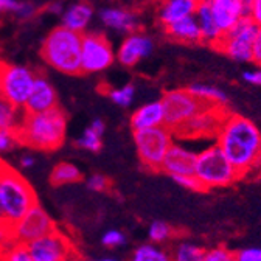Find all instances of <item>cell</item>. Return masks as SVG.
<instances>
[{"instance_id": "obj_1", "label": "cell", "mask_w": 261, "mask_h": 261, "mask_svg": "<svg viewBox=\"0 0 261 261\" xmlns=\"http://www.w3.org/2000/svg\"><path fill=\"white\" fill-rule=\"evenodd\" d=\"M216 145L240 176H247L261 167V129L243 115L227 114L218 130Z\"/></svg>"}, {"instance_id": "obj_2", "label": "cell", "mask_w": 261, "mask_h": 261, "mask_svg": "<svg viewBox=\"0 0 261 261\" xmlns=\"http://www.w3.org/2000/svg\"><path fill=\"white\" fill-rule=\"evenodd\" d=\"M19 142L38 151H55L67 134V117L59 108L44 112H27L17 126Z\"/></svg>"}, {"instance_id": "obj_3", "label": "cell", "mask_w": 261, "mask_h": 261, "mask_svg": "<svg viewBox=\"0 0 261 261\" xmlns=\"http://www.w3.org/2000/svg\"><path fill=\"white\" fill-rule=\"evenodd\" d=\"M36 202L35 190L28 180L0 162V222L11 227Z\"/></svg>"}, {"instance_id": "obj_4", "label": "cell", "mask_w": 261, "mask_h": 261, "mask_svg": "<svg viewBox=\"0 0 261 261\" xmlns=\"http://www.w3.org/2000/svg\"><path fill=\"white\" fill-rule=\"evenodd\" d=\"M83 35L65 27L53 28L42 42L41 55L47 65L64 75L81 73Z\"/></svg>"}, {"instance_id": "obj_5", "label": "cell", "mask_w": 261, "mask_h": 261, "mask_svg": "<svg viewBox=\"0 0 261 261\" xmlns=\"http://www.w3.org/2000/svg\"><path fill=\"white\" fill-rule=\"evenodd\" d=\"M194 176L199 179L204 190L228 187L241 177L218 145H212L198 154Z\"/></svg>"}, {"instance_id": "obj_6", "label": "cell", "mask_w": 261, "mask_h": 261, "mask_svg": "<svg viewBox=\"0 0 261 261\" xmlns=\"http://www.w3.org/2000/svg\"><path fill=\"white\" fill-rule=\"evenodd\" d=\"M134 142L143 165L148 170L159 171L162 168L163 159H165L170 146L173 145V133L165 124L151 129L136 130Z\"/></svg>"}, {"instance_id": "obj_7", "label": "cell", "mask_w": 261, "mask_h": 261, "mask_svg": "<svg viewBox=\"0 0 261 261\" xmlns=\"http://www.w3.org/2000/svg\"><path fill=\"white\" fill-rule=\"evenodd\" d=\"M259 25L250 17H241L230 30L222 33L216 48L240 62L252 61V47Z\"/></svg>"}, {"instance_id": "obj_8", "label": "cell", "mask_w": 261, "mask_h": 261, "mask_svg": "<svg viewBox=\"0 0 261 261\" xmlns=\"http://www.w3.org/2000/svg\"><path fill=\"white\" fill-rule=\"evenodd\" d=\"M227 117V111L219 105H207L199 112H196L191 118L182 123L171 133L184 140L196 139H212L218 136V130Z\"/></svg>"}, {"instance_id": "obj_9", "label": "cell", "mask_w": 261, "mask_h": 261, "mask_svg": "<svg viewBox=\"0 0 261 261\" xmlns=\"http://www.w3.org/2000/svg\"><path fill=\"white\" fill-rule=\"evenodd\" d=\"M36 76L38 75L25 65H4L2 78H0V95L17 109H25Z\"/></svg>"}, {"instance_id": "obj_10", "label": "cell", "mask_w": 261, "mask_h": 261, "mask_svg": "<svg viewBox=\"0 0 261 261\" xmlns=\"http://www.w3.org/2000/svg\"><path fill=\"white\" fill-rule=\"evenodd\" d=\"M117 55L106 36L100 33L83 35L81 45V72L100 73L114 64Z\"/></svg>"}, {"instance_id": "obj_11", "label": "cell", "mask_w": 261, "mask_h": 261, "mask_svg": "<svg viewBox=\"0 0 261 261\" xmlns=\"http://www.w3.org/2000/svg\"><path fill=\"white\" fill-rule=\"evenodd\" d=\"M163 111H165V126L174 130L196 112L207 106L199 98H196L188 89H177L163 95Z\"/></svg>"}, {"instance_id": "obj_12", "label": "cell", "mask_w": 261, "mask_h": 261, "mask_svg": "<svg viewBox=\"0 0 261 261\" xmlns=\"http://www.w3.org/2000/svg\"><path fill=\"white\" fill-rule=\"evenodd\" d=\"M56 230L50 215L36 202L16 224L11 225L13 238L16 243L28 244L50 232Z\"/></svg>"}, {"instance_id": "obj_13", "label": "cell", "mask_w": 261, "mask_h": 261, "mask_svg": "<svg viewBox=\"0 0 261 261\" xmlns=\"http://www.w3.org/2000/svg\"><path fill=\"white\" fill-rule=\"evenodd\" d=\"M33 261H67L73 255V246L64 233L53 230L27 244Z\"/></svg>"}, {"instance_id": "obj_14", "label": "cell", "mask_w": 261, "mask_h": 261, "mask_svg": "<svg viewBox=\"0 0 261 261\" xmlns=\"http://www.w3.org/2000/svg\"><path fill=\"white\" fill-rule=\"evenodd\" d=\"M196 159H198V154L196 152H193L191 149H188L179 143H173L170 146L165 159L162 162L160 171H163L173 179L180 177V176H191V174H194Z\"/></svg>"}, {"instance_id": "obj_15", "label": "cell", "mask_w": 261, "mask_h": 261, "mask_svg": "<svg viewBox=\"0 0 261 261\" xmlns=\"http://www.w3.org/2000/svg\"><path fill=\"white\" fill-rule=\"evenodd\" d=\"M152 39L142 33H129L123 39L117 50V59L124 67H134L142 59L151 55L152 51Z\"/></svg>"}, {"instance_id": "obj_16", "label": "cell", "mask_w": 261, "mask_h": 261, "mask_svg": "<svg viewBox=\"0 0 261 261\" xmlns=\"http://www.w3.org/2000/svg\"><path fill=\"white\" fill-rule=\"evenodd\" d=\"M58 108V93L55 86L45 78L38 75L30 92L28 101L25 105L27 112H44Z\"/></svg>"}, {"instance_id": "obj_17", "label": "cell", "mask_w": 261, "mask_h": 261, "mask_svg": "<svg viewBox=\"0 0 261 261\" xmlns=\"http://www.w3.org/2000/svg\"><path fill=\"white\" fill-rule=\"evenodd\" d=\"M100 20L103 22L105 27L117 33H123V35L133 33L139 25V19L133 11H129L126 8H118V7L103 8L100 11Z\"/></svg>"}, {"instance_id": "obj_18", "label": "cell", "mask_w": 261, "mask_h": 261, "mask_svg": "<svg viewBox=\"0 0 261 261\" xmlns=\"http://www.w3.org/2000/svg\"><path fill=\"white\" fill-rule=\"evenodd\" d=\"M163 124H165V111H163L162 100L143 105L130 115V127H133L134 133Z\"/></svg>"}, {"instance_id": "obj_19", "label": "cell", "mask_w": 261, "mask_h": 261, "mask_svg": "<svg viewBox=\"0 0 261 261\" xmlns=\"http://www.w3.org/2000/svg\"><path fill=\"white\" fill-rule=\"evenodd\" d=\"M92 19H93L92 5L84 2V0H80V2H75L67 8H64L61 14V25L83 35L84 30H87V27L90 25Z\"/></svg>"}, {"instance_id": "obj_20", "label": "cell", "mask_w": 261, "mask_h": 261, "mask_svg": "<svg viewBox=\"0 0 261 261\" xmlns=\"http://www.w3.org/2000/svg\"><path fill=\"white\" fill-rule=\"evenodd\" d=\"M208 5L222 33L230 30L243 17L241 0H210Z\"/></svg>"}, {"instance_id": "obj_21", "label": "cell", "mask_w": 261, "mask_h": 261, "mask_svg": "<svg viewBox=\"0 0 261 261\" xmlns=\"http://www.w3.org/2000/svg\"><path fill=\"white\" fill-rule=\"evenodd\" d=\"M198 7V0H167L159 10V19L163 25L168 27L180 19L194 16Z\"/></svg>"}, {"instance_id": "obj_22", "label": "cell", "mask_w": 261, "mask_h": 261, "mask_svg": "<svg viewBox=\"0 0 261 261\" xmlns=\"http://www.w3.org/2000/svg\"><path fill=\"white\" fill-rule=\"evenodd\" d=\"M167 33L170 35V38H173L174 41H180V42L202 41L201 28H199V23H198L196 16H190V17L180 19V20L168 25Z\"/></svg>"}, {"instance_id": "obj_23", "label": "cell", "mask_w": 261, "mask_h": 261, "mask_svg": "<svg viewBox=\"0 0 261 261\" xmlns=\"http://www.w3.org/2000/svg\"><path fill=\"white\" fill-rule=\"evenodd\" d=\"M194 16H196V19H198L199 28H201L202 41H207V42L216 45V42L222 36V30L219 28L210 5L208 4H199Z\"/></svg>"}, {"instance_id": "obj_24", "label": "cell", "mask_w": 261, "mask_h": 261, "mask_svg": "<svg viewBox=\"0 0 261 261\" xmlns=\"http://www.w3.org/2000/svg\"><path fill=\"white\" fill-rule=\"evenodd\" d=\"M105 121L101 118H95L78 137L76 145L90 152H98L103 146V134H105Z\"/></svg>"}, {"instance_id": "obj_25", "label": "cell", "mask_w": 261, "mask_h": 261, "mask_svg": "<svg viewBox=\"0 0 261 261\" xmlns=\"http://www.w3.org/2000/svg\"><path fill=\"white\" fill-rule=\"evenodd\" d=\"M188 90L196 96L199 98L201 101H204L205 105H219V106H225L228 96L218 87L215 86H208V84H191L188 87Z\"/></svg>"}, {"instance_id": "obj_26", "label": "cell", "mask_w": 261, "mask_h": 261, "mask_svg": "<svg viewBox=\"0 0 261 261\" xmlns=\"http://www.w3.org/2000/svg\"><path fill=\"white\" fill-rule=\"evenodd\" d=\"M81 171L76 165L70 162H61L53 168L50 174V180L53 185H67V184H75L81 179Z\"/></svg>"}, {"instance_id": "obj_27", "label": "cell", "mask_w": 261, "mask_h": 261, "mask_svg": "<svg viewBox=\"0 0 261 261\" xmlns=\"http://www.w3.org/2000/svg\"><path fill=\"white\" fill-rule=\"evenodd\" d=\"M130 261H171V255L155 243H148L139 246L133 252Z\"/></svg>"}, {"instance_id": "obj_28", "label": "cell", "mask_w": 261, "mask_h": 261, "mask_svg": "<svg viewBox=\"0 0 261 261\" xmlns=\"http://www.w3.org/2000/svg\"><path fill=\"white\" fill-rule=\"evenodd\" d=\"M20 120L22 117L19 115V109L0 95V127L17 129Z\"/></svg>"}, {"instance_id": "obj_29", "label": "cell", "mask_w": 261, "mask_h": 261, "mask_svg": "<svg viewBox=\"0 0 261 261\" xmlns=\"http://www.w3.org/2000/svg\"><path fill=\"white\" fill-rule=\"evenodd\" d=\"M204 249L198 244H193L188 241H182L176 246L171 261H201L204 256Z\"/></svg>"}, {"instance_id": "obj_30", "label": "cell", "mask_w": 261, "mask_h": 261, "mask_svg": "<svg viewBox=\"0 0 261 261\" xmlns=\"http://www.w3.org/2000/svg\"><path fill=\"white\" fill-rule=\"evenodd\" d=\"M109 98L112 100L114 105L120 108H127L133 105L134 98H136V87L133 84H126L117 89L109 90Z\"/></svg>"}, {"instance_id": "obj_31", "label": "cell", "mask_w": 261, "mask_h": 261, "mask_svg": "<svg viewBox=\"0 0 261 261\" xmlns=\"http://www.w3.org/2000/svg\"><path fill=\"white\" fill-rule=\"evenodd\" d=\"M0 261H33L27 244L13 243L8 249L0 253Z\"/></svg>"}, {"instance_id": "obj_32", "label": "cell", "mask_w": 261, "mask_h": 261, "mask_svg": "<svg viewBox=\"0 0 261 261\" xmlns=\"http://www.w3.org/2000/svg\"><path fill=\"white\" fill-rule=\"evenodd\" d=\"M173 230L171 227L163 222V221H154L149 228H148V237H149V241L151 243H155V244H160V243H165L170 240Z\"/></svg>"}, {"instance_id": "obj_33", "label": "cell", "mask_w": 261, "mask_h": 261, "mask_svg": "<svg viewBox=\"0 0 261 261\" xmlns=\"http://www.w3.org/2000/svg\"><path fill=\"white\" fill-rule=\"evenodd\" d=\"M19 136L16 129H4L0 127V154H5L13 151L17 146Z\"/></svg>"}, {"instance_id": "obj_34", "label": "cell", "mask_w": 261, "mask_h": 261, "mask_svg": "<svg viewBox=\"0 0 261 261\" xmlns=\"http://www.w3.org/2000/svg\"><path fill=\"white\" fill-rule=\"evenodd\" d=\"M201 261H235V253L225 247H215L205 250Z\"/></svg>"}, {"instance_id": "obj_35", "label": "cell", "mask_w": 261, "mask_h": 261, "mask_svg": "<svg viewBox=\"0 0 261 261\" xmlns=\"http://www.w3.org/2000/svg\"><path fill=\"white\" fill-rule=\"evenodd\" d=\"M101 243L105 247H109V249H115V247H120L126 243V237L120 232V230H108L103 237H101Z\"/></svg>"}, {"instance_id": "obj_36", "label": "cell", "mask_w": 261, "mask_h": 261, "mask_svg": "<svg viewBox=\"0 0 261 261\" xmlns=\"http://www.w3.org/2000/svg\"><path fill=\"white\" fill-rule=\"evenodd\" d=\"M36 11H38V8H36L35 4H31V2H19L13 14L16 17L22 19V20H28L31 17H35Z\"/></svg>"}, {"instance_id": "obj_37", "label": "cell", "mask_w": 261, "mask_h": 261, "mask_svg": "<svg viewBox=\"0 0 261 261\" xmlns=\"http://www.w3.org/2000/svg\"><path fill=\"white\" fill-rule=\"evenodd\" d=\"M174 180H176L180 187H184V188H187V190H191V191H204L202 184L199 182V179L196 177L194 174H191V176L174 177Z\"/></svg>"}, {"instance_id": "obj_38", "label": "cell", "mask_w": 261, "mask_h": 261, "mask_svg": "<svg viewBox=\"0 0 261 261\" xmlns=\"http://www.w3.org/2000/svg\"><path fill=\"white\" fill-rule=\"evenodd\" d=\"M235 261H261V247H247L237 252Z\"/></svg>"}, {"instance_id": "obj_39", "label": "cell", "mask_w": 261, "mask_h": 261, "mask_svg": "<svg viewBox=\"0 0 261 261\" xmlns=\"http://www.w3.org/2000/svg\"><path fill=\"white\" fill-rule=\"evenodd\" d=\"M13 243H14V238H13L11 227L4 222H0V253H2L5 249H8Z\"/></svg>"}, {"instance_id": "obj_40", "label": "cell", "mask_w": 261, "mask_h": 261, "mask_svg": "<svg viewBox=\"0 0 261 261\" xmlns=\"http://www.w3.org/2000/svg\"><path fill=\"white\" fill-rule=\"evenodd\" d=\"M109 185V180L103 176V174H92L89 179H87V187L89 190L92 191H96V193H100V191H105Z\"/></svg>"}, {"instance_id": "obj_41", "label": "cell", "mask_w": 261, "mask_h": 261, "mask_svg": "<svg viewBox=\"0 0 261 261\" xmlns=\"http://www.w3.org/2000/svg\"><path fill=\"white\" fill-rule=\"evenodd\" d=\"M252 61L261 65V27L256 31V36L253 41V47H252Z\"/></svg>"}, {"instance_id": "obj_42", "label": "cell", "mask_w": 261, "mask_h": 261, "mask_svg": "<svg viewBox=\"0 0 261 261\" xmlns=\"http://www.w3.org/2000/svg\"><path fill=\"white\" fill-rule=\"evenodd\" d=\"M243 80L253 86H261V70H247L243 73Z\"/></svg>"}, {"instance_id": "obj_43", "label": "cell", "mask_w": 261, "mask_h": 261, "mask_svg": "<svg viewBox=\"0 0 261 261\" xmlns=\"http://www.w3.org/2000/svg\"><path fill=\"white\" fill-rule=\"evenodd\" d=\"M250 19L261 27V0H252V13Z\"/></svg>"}, {"instance_id": "obj_44", "label": "cell", "mask_w": 261, "mask_h": 261, "mask_svg": "<svg viewBox=\"0 0 261 261\" xmlns=\"http://www.w3.org/2000/svg\"><path fill=\"white\" fill-rule=\"evenodd\" d=\"M19 0H0V13H14Z\"/></svg>"}, {"instance_id": "obj_45", "label": "cell", "mask_w": 261, "mask_h": 261, "mask_svg": "<svg viewBox=\"0 0 261 261\" xmlns=\"http://www.w3.org/2000/svg\"><path fill=\"white\" fill-rule=\"evenodd\" d=\"M35 165H36V159L33 157L31 154H25V155L20 157V167L23 170H30V168H33Z\"/></svg>"}, {"instance_id": "obj_46", "label": "cell", "mask_w": 261, "mask_h": 261, "mask_svg": "<svg viewBox=\"0 0 261 261\" xmlns=\"http://www.w3.org/2000/svg\"><path fill=\"white\" fill-rule=\"evenodd\" d=\"M47 11L53 16H61L62 11H64V5L59 0H55V2H50V5L47 7Z\"/></svg>"}, {"instance_id": "obj_47", "label": "cell", "mask_w": 261, "mask_h": 261, "mask_svg": "<svg viewBox=\"0 0 261 261\" xmlns=\"http://www.w3.org/2000/svg\"><path fill=\"white\" fill-rule=\"evenodd\" d=\"M241 5H243V17H250L252 0H241Z\"/></svg>"}, {"instance_id": "obj_48", "label": "cell", "mask_w": 261, "mask_h": 261, "mask_svg": "<svg viewBox=\"0 0 261 261\" xmlns=\"http://www.w3.org/2000/svg\"><path fill=\"white\" fill-rule=\"evenodd\" d=\"M90 261H120V259H117V258H109V256H106V258H95V259H90Z\"/></svg>"}, {"instance_id": "obj_49", "label": "cell", "mask_w": 261, "mask_h": 261, "mask_svg": "<svg viewBox=\"0 0 261 261\" xmlns=\"http://www.w3.org/2000/svg\"><path fill=\"white\" fill-rule=\"evenodd\" d=\"M67 261H86V259H83L81 256H78V255L73 253V255H70V258H69Z\"/></svg>"}, {"instance_id": "obj_50", "label": "cell", "mask_w": 261, "mask_h": 261, "mask_svg": "<svg viewBox=\"0 0 261 261\" xmlns=\"http://www.w3.org/2000/svg\"><path fill=\"white\" fill-rule=\"evenodd\" d=\"M2 70H4V64L0 62V78H2Z\"/></svg>"}]
</instances>
